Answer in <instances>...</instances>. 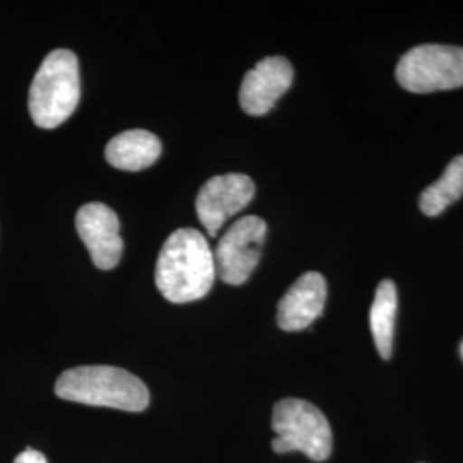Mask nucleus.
<instances>
[{"instance_id": "obj_14", "label": "nucleus", "mask_w": 463, "mask_h": 463, "mask_svg": "<svg viewBox=\"0 0 463 463\" xmlns=\"http://www.w3.org/2000/svg\"><path fill=\"white\" fill-rule=\"evenodd\" d=\"M14 463H49L47 462V458H45V455L43 453H40V451H36L33 448H28V449H24L21 455H17L16 460Z\"/></svg>"}, {"instance_id": "obj_11", "label": "nucleus", "mask_w": 463, "mask_h": 463, "mask_svg": "<svg viewBox=\"0 0 463 463\" xmlns=\"http://www.w3.org/2000/svg\"><path fill=\"white\" fill-rule=\"evenodd\" d=\"M162 155V143L145 129L117 134L105 148V158L112 166L126 172H139L153 165Z\"/></svg>"}, {"instance_id": "obj_13", "label": "nucleus", "mask_w": 463, "mask_h": 463, "mask_svg": "<svg viewBox=\"0 0 463 463\" xmlns=\"http://www.w3.org/2000/svg\"><path fill=\"white\" fill-rule=\"evenodd\" d=\"M463 196V155L455 156L448 164L443 175L428 189L422 191L419 206L428 216L441 215L449 204Z\"/></svg>"}, {"instance_id": "obj_6", "label": "nucleus", "mask_w": 463, "mask_h": 463, "mask_svg": "<svg viewBox=\"0 0 463 463\" xmlns=\"http://www.w3.org/2000/svg\"><path fill=\"white\" fill-rule=\"evenodd\" d=\"M266 231V222L260 216H242L232 223L215 250L216 273L222 280L229 285L249 280L261 260Z\"/></svg>"}, {"instance_id": "obj_1", "label": "nucleus", "mask_w": 463, "mask_h": 463, "mask_svg": "<svg viewBox=\"0 0 463 463\" xmlns=\"http://www.w3.org/2000/svg\"><path fill=\"white\" fill-rule=\"evenodd\" d=\"M215 275V254L206 237L196 229H179L158 254L155 281L168 302L185 304L204 298Z\"/></svg>"}, {"instance_id": "obj_5", "label": "nucleus", "mask_w": 463, "mask_h": 463, "mask_svg": "<svg viewBox=\"0 0 463 463\" xmlns=\"http://www.w3.org/2000/svg\"><path fill=\"white\" fill-rule=\"evenodd\" d=\"M397 81L411 93H434L463 86V49L453 45H419L398 62Z\"/></svg>"}, {"instance_id": "obj_2", "label": "nucleus", "mask_w": 463, "mask_h": 463, "mask_svg": "<svg viewBox=\"0 0 463 463\" xmlns=\"http://www.w3.org/2000/svg\"><path fill=\"white\" fill-rule=\"evenodd\" d=\"M55 395L91 407L143 412L149 405L146 384L114 365H81L64 371L55 383Z\"/></svg>"}, {"instance_id": "obj_10", "label": "nucleus", "mask_w": 463, "mask_h": 463, "mask_svg": "<svg viewBox=\"0 0 463 463\" xmlns=\"http://www.w3.org/2000/svg\"><path fill=\"white\" fill-rule=\"evenodd\" d=\"M326 280L317 271H307L285 292L279 302L277 323L283 331H300L323 315L326 302Z\"/></svg>"}, {"instance_id": "obj_3", "label": "nucleus", "mask_w": 463, "mask_h": 463, "mask_svg": "<svg viewBox=\"0 0 463 463\" xmlns=\"http://www.w3.org/2000/svg\"><path fill=\"white\" fill-rule=\"evenodd\" d=\"M81 97L80 62L74 52H50L34 74L30 88V114L42 129H55L78 109Z\"/></svg>"}, {"instance_id": "obj_7", "label": "nucleus", "mask_w": 463, "mask_h": 463, "mask_svg": "<svg viewBox=\"0 0 463 463\" xmlns=\"http://www.w3.org/2000/svg\"><path fill=\"white\" fill-rule=\"evenodd\" d=\"M254 193L256 185L244 174L215 175L206 181L199 189L196 213L208 235L215 237L231 216L248 206L254 198Z\"/></svg>"}, {"instance_id": "obj_15", "label": "nucleus", "mask_w": 463, "mask_h": 463, "mask_svg": "<svg viewBox=\"0 0 463 463\" xmlns=\"http://www.w3.org/2000/svg\"><path fill=\"white\" fill-rule=\"evenodd\" d=\"M462 354H463V347H462Z\"/></svg>"}, {"instance_id": "obj_9", "label": "nucleus", "mask_w": 463, "mask_h": 463, "mask_svg": "<svg viewBox=\"0 0 463 463\" xmlns=\"http://www.w3.org/2000/svg\"><path fill=\"white\" fill-rule=\"evenodd\" d=\"M294 81V67L285 57H266L246 72L241 90V109L252 117L268 114Z\"/></svg>"}, {"instance_id": "obj_12", "label": "nucleus", "mask_w": 463, "mask_h": 463, "mask_svg": "<svg viewBox=\"0 0 463 463\" xmlns=\"http://www.w3.org/2000/svg\"><path fill=\"white\" fill-rule=\"evenodd\" d=\"M397 287L392 280H383L378 288L374 302L371 306V331L373 338L383 359H390L393 352V335H395V319H397Z\"/></svg>"}, {"instance_id": "obj_4", "label": "nucleus", "mask_w": 463, "mask_h": 463, "mask_svg": "<svg viewBox=\"0 0 463 463\" xmlns=\"http://www.w3.org/2000/svg\"><path fill=\"white\" fill-rule=\"evenodd\" d=\"M271 447L277 453L302 451L315 462L328 460L333 449L330 422L313 403L298 398L280 400L273 409Z\"/></svg>"}, {"instance_id": "obj_8", "label": "nucleus", "mask_w": 463, "mask_h": 463, "mask_svg": "<svg viewBox=\"0 0 463 463\" xmlns=\"http://www.w3.org/2000/svg\"><path fill=\"white\" fill-rule=\"evenodd\" d=\"M76 229L99 269L118 265L124 242L117 213L103 203H88L76 213Z\"/></svg>"}]
</instances>
